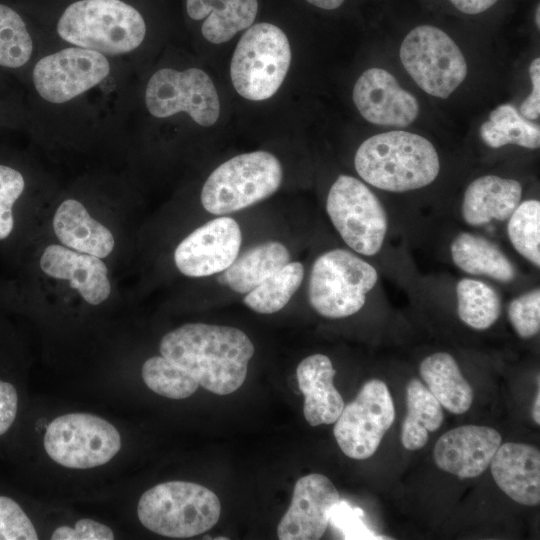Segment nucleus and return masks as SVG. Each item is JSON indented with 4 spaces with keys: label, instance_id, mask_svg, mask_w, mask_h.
Returning <instances> with one entry per match:
<instances>
[{
    "label": "nucleus",
    "instance_id": "obj_36",
    "mask_svg": "<svg viewBox=\"0 0 540 540\" xmlns=\"http://www.w3.org/2000/svg\"><path fill=\"white\" fill-rule=\"evenodd\" d=\"M37 532L18 503L0 496V540H37Z\"/></svg>",
    "mask_w": 540,
    "mask_h": 540
},
{
    "label": "nucleus",
    "instance_id": "obj_17",
    "mask_svg": "<svg viewBox=\"0 0 540 540\" xmlns=\"http://www.w3.org/2000/svg\"><path fill=\"white\" fill-rule=\"evenodd\" d=\"M502 437L488 426L463 425L442 434L433 456L438 468L459 478H475L490 465Z\"/></svg>",
    "mask_w": 540,
    "mask_h": 540
},
{
    "label": "nucleus",
    "instance_id": "obj_27",
    "mask_svg": "<svg viewBox=\"0 0 540 540\" xmlns=\"http://www.w3.org/2000/svg\"><path fill=\"white\" fill-rule=\"evenodd\" d=\"M407 414L401 427V442L405 449L423 448L430 432L440 428L444 414L441 404L424 384L416 378L406 387Z\"/></svg>",
    "mask_w": 540,
    "mask_h": 540
},
{
    "label": "nucleus",
    "instance_id": "obj_22",
    "mask_svg": "<svg viewBox=\"0 0 540 540\" xmlns=\"http://www.w3.org/2000/svg\"><path fill=\"white\" fill-rule=\"evenodd\" d=\"M53 230L60 243L72 250L105 258L115 246L112 232L95 220L85 206L75 200H64L55 211Z\"/></svg>",
    "mask_w": 540,
    "mask_h": 540
},
{
    "label": "nucleus",
    "instance_id": "obj_42",
    "mask_svg": "<svg viewBox=\"0 0 540 540\" xmlns=\"http://www.w3.org/2000/svg\"><path fill=\"white\" fill-rule=\"evenodd\" d=\"M308 3L326 10H333L342 5L344 0H306Z\"/></svg>",
    "mask_w": 540,
    "mask_h": 540
},
{
    "label": "nucleus",
    "instance_id": "obj_19",
    "mask_svg": "<svg viewBox=\"0 0 540 540\" xmlns=\"http://www.w3.org/2000/svg\"><path fill=\"white\" fill-rule=\"evenodd\" d=\"M498 487L515 502L525 506L540 503V452L523 443L500 444L490 462Z\"/></svg>",
    "mask_w": 540,
    "mask_h": 540
},
{
    "label": "nucleus",
    "instance_id": "obj_12",
    "mask_svg": "<svg viewBox=\"0 0 540 540\" xmlns=\"http://www.w3.org/2000/svg\"><path fill=\"white\" fill-rule=\"evenodd\" d=\"M145 103L155 117L166 118L186 112L204 127L214 125L220 115V101L214 83L198 68L158 70L147 84Z\"/></svg>",
    "mask_w": 540,
    "mask_h": 540
},
{
    "label": "nucleus",
    "instance_id": "obj_30",
    "mask_svg": "<svg viewBox=\"0 0 540 540\" xmlns=\"http://www.w3.org/2000/svg\"><path fill=\"white\" fill-rule=\"evenodd\" d=\"M304 267L300 262H289L265 279L243 298L244 304L260 314L281 310L300 287Z\"/></svg>",
    "mask_w": 540,
    "mask_h": 540
},
{
    "label": "nucleus",
    "instance_id": "obj_3",
    "mask_svg": "<svg viewBox=\"0 0 540 540\" xmlns=\"http://www.w3.org/2000/svg\"><path fill=\"white\" fill-rule=\"evenodd\" d=\"M57 32L76 46L118 55L142 43L146 25L141 14L121 0H80L63 12Z\"/></svg>",
    "mask_w": 540,
    "mask_h": 540
},
{
    "label": "nucleus",
    "instance_id": "obj_39",
    "mask_svg": "<svg viewBox=\"0 0 540 540\" xmlns=\"http://www.w3.org/2000/svg\"><path fill=\"white\" fill-rule=\"evenodd\" d=\"M18 395L15 387L0 380V435L4 434L15 420Z\"/></svg>",
    "mask_w": 540,
    "mask_h": 540
},
{
    "label": "nucleus",
    "instance_id": "obj_21",
    "mask_svg": "<svg viewBox=\"0 0 540 540\" xmlns=\"http://www.w3.org/2000/svg\"><path fill=\"white\" fill-rule=\"evenodd\" d=\"M522 186L515 179L484 175L466 188L460 213L470 227L485 226L492 221L506 222L521 202Z\"/></svg>",
    "mask_w": 540,
    "mask_h": 540
},
{
    "label": "nucleus",
    "instance_id": "obj_34",
    "mask_svg": "<svg viewBox=\"0 0 540 540\" xmlns=\"http://www.w3.org/2000/svg\"><path fill=\"white\" fill-rule=\"evenodd\" d=\"M507 315L516 334L530 339L540 331V289L535 287L514 297L508 304Z\"/></svg>",
    "mask_w": 540,
    "mask_h": 540
},
{
    "label": "nucleus",
    "instance_id": "obj_35",
    "mask_svg": "<svg viewBox=\"0 0 540 540\" xmlns=\"http://www.w3.org/2000/svg\"><path fill=\"white\" fill-rule=\"evenodd\" d=\"M25 181L14 168L0 164V241L14 229L13 206L23 193Z\"/></svg>",
    "mask_w": 540,
    "mask_h": 540
},
{
    "label": "nucleus",
    "instance_id": "obj_8",
    "mask_svg": "<svg viewBox=\"0 0 540 540\" xmlns=\"http://www.w3.org/2000/svg\"><path fill=\"white\" fill-rule=\"evenodd\" d=\"M326 211L334 228L353 252L377 255L387 232V213L374 192L362 181L340 175L326 199Z\"/></svg>",
    "mask_w": 540,
    "mask_h": 540
},
{
    "label": "nucleus",
    "instance_id": "obj_2",
    "mask_svg": "<svg viewBox=\"0 0 540 540\" xmlns=\"http://www.w3.org/2000/svg\"><path fill=\"white\" fill-rule=\"evenodd\" d=\"M358 175L380 190L402 193L431 184L440 171L433 144L407 131H390L366 139L357 149Z\"/></svg>",
    "mask_w": 540,
    "mask_h": 540
},
{
    "label": "nucleus",
    "instance_id": "obj_32",
    "mask_svg": "<svg viewBox=\"0 0 540 540\" xmlns=\"http://www.w3.org/2000/svg\"><path fill=\"white\" fill-rule=\"evenodd\" d=\"M141 373L149 389L170 399L188 398L199 386L192 375L163 356L147 359Z\"/></svg>",
    "mask_w": 540,
    "mask_h": 540
},
{
    "label": "nucleus",
    "instance_id": "obj_9",
    "mask_svg": "<svg viewBox=\"0 0 540 540\" xmlns=\"http://www.w3.org/2000/svg\"><path fill=\"white\" fill-rule=\"evenodd\" d=\"M402 65L426 93L447 98L464 81L465 58L456 43L441 29L421 25L412 29L400 47Z\"/></svg>",
    "mask_w": 540,
    "mask_h": 540
},
{
    "label": "nucleus",
    "instance_id": "obj_11",
    "mask_svg": "<svg viewBox=\"0 0 540 540\" xmlns=\"http://www.w3.org/2000/svg\"><path fill=\"white\" fill-rule=\"evenodd\" d=\"M394 419V403L387 385L372 379L344 406L334 424V437L346 456L367 459L377 451Z\"/></svg>",
    "mask_w": 540,
    "mask_h": 540
},
{
    "label": "nucleus",
    "instance_id": "obj_41",
    "mask_svg": "<svg viewBox=\"0 0 540 540\" xmlns=\"http://www.w3.org/2000/svg\"><path fill=\"white\" fill-rule=\"evenodd\" d=\"M461 12L479 14L492 7L498 0H450Z\"/></svg>",
    "mask_w": 540,
    "mask_h": 540
},
{
    "label": "nucleus",
    "instance_id": "obj_13",
    "mask_svg": "<svg viewBox=\"0 0 540 540\" xmlns=\"http://www.w3.org/2000/svg\"><path fill=\"white\" fill-rule=\"evenodd\" d=\"M109 72V62L100 52L71 47L39 60L33 81L43 99L64 103L99 84Z\"/></svg>",
    "mask_w": 540,
    "mask_h": 540
},
{
    "label": "nucleus",
    "instance_id": "obj_43",
    "mask_svg": "<svg viewBox=\"0 0 540 540\" xmlns=\"http://www.w3.org/2000/svg\"><path fill=\"white\" fill-rule=\"evenodd\" d=\"M532 417L534 422L539 425L540 424V392L537 391L534 403H533V409H532Z\"/></svg>",
    "mask_w": 540,
    "mask_h": 540
},
{
    "label": "nucleus",
    "instance_id": "obj_4",
    "mask_svg": "<svg viewBox=\"0 0 540 540\" xmlns=\"http://www.w3.org/2000/svg\"><path fill=\"white\" fill-rule=\"evenodd\" d=\"M221 504L210 489L187 481L160 483L139 499L137 514L148 530L172 538L203 534L219 520Z\"/></svg>",
    "mask_w": 540,
    "mask_h": 540
},
{
    "label": "nucleus",
    "instance_id": "obj_6",
    "mask_svg": "<svg viewBox=\"0 0 540 540\" xmlns=\"http://www.w3.org/2000/svg\"><path fill=\"white\" fill-rule=\"evenodd\" d=\"M280 161L266 151L237 155L219 165L201 191L203 208L222 215L256 204L275 193L281 185Z\"/></svg>",
    "mask_w": 540,
    "mask_h": 540
},
{
    "label": "nucleus",
    "instance_id": "obj_25",
    "mask_svg": "<svg viewBox=\"0 0 540 540\" xmlns=\"http://www.w3.org/2000/svg\"><path fill=\"white\" fill-rule=\"evenodd\" d=\"M290 258L283 243L266 241L238 255L217 280L234 292L246 294L289 263Z\"/></svg>",
    "mask_w": 540,
    "mask_h": 540
},
{
    "label": "nucleus",
    "instance_id": "obj_44",
    "mask_svg": "<svg viewBox=\"0 0 540 540\" xmlns=\"http://www.w3.org/2000/svg\"><path fill=\"white\" fill-rule=\"evenodd\" d=\"M539 14H540V11H539V5H538L537 10H536V17H535L536 18L535 21H536V24H537L538 27L540 25Z\"/></svg>",
    "mask_w": 540,
    "mask_h": 540
},
{
    "label": "nucleus",
    "instance_id": "obj_37",
    "mask_svg": "<svg viewBox=\"0 0 540 540\" xmlns=\"http://www.w3.org/2000/svg\"><path fill=\"white\" fill-rule=\"evenodd\" d=\"M362 510L352 508L344 501H338L331 510L329 522L339 530L345 539L376 538L364 525Z\"/></svg>",
    "mask_w": 540,
    "mask_h": 540
},
{
    "label": "nucleus",
    "instance_id": "obj_29",
    "mask_svg": "<svg viewBox=\"0 0 540 540\" xmlns=\"http://www.w3.org/2000/svg\"><path fill=\"white\" fill-rule=\"evenodd\" d=\"M482 141L490 148H500L508 144L527 149H537L540 145V127L523 117L512 104L495 108L479 130Z\"/></svg>",
    "mask_w": 540,
    "mask_h": 540
},
{
    "label": "nucleus",
    "instance_id": "obj_31",
    "mask_svg": "<svg viewBox=\"0 0 540 540\" xmlns=\"http://www.w3.org/2000/svg\"><path fill=\"white\" fill-rule=\"evenodd\" d=\"M506 234L513 249L535 268L540 267V201H521L506 220Z\"/></svg>",
    "mask_w": 540,
    "mask_h": 540
},
{
    "label": "nucleus",
    "instance_id": "obj_16",
    "mask_svg": "<svg viewBox=\"0 0 540 540\" xmlns=\"http://www.w3.org/2000/svg\"><path fill=\"white\" fill-rule=\"evenodd\" d=\"M353 101L363 118L381 126L406 127L419 113L417 99L381 68H370L358 78Z\"/></svg>",
    "mask_w": 540,
    "mask_h": 540
},
{
    "label": "nucleus",
    "instance_id": "obj_1",
    "mask_svg": "<svg viewBox=\"0 0 540 540\" xmlns=\"http://www.w3.org/2000/svg\"><path fill=\"white\" fill-rule=\"evenodd\" d=\"M159 350L199 385L218 395L241 387L254 354L251 340L240 329L204 323L184 324L166 333Z\"/></svg>",
    "mask_w": 540,
    "mask_h": 540
},
{
    "label": "nucleus",
    "instance_id": "obj_15",
    "mask_svg": "<svg viewBox=\"0 0 540 540\" xmlns=\"http://www.w3.org/2000/svg\"><path fill=\"white\" fill-rule=\"evenodd\" d=\"M340 500L339 493L326 476L308 474L297 480L291 504L281 518L280 540H317L325 533L331 510Z\"/></svg>",
    "mask_w": 540,
    "mask_h": 540
},
{
    "label": "nucleus",
    "instance_id": "obj_7",
    "mask_svg": "<svg viewBox=\"0 0 540 540\" xmlns=\"http://www.w3.org/2000/svg\"><path fill=\"white\" fill-rule=\"evenodd\" d=\"M291 63L286 34L270 23L251 25L234 50L230 76L242 97L262 101L272 97L283 83Z\"/></svg>",
    "mask_w": 540,
    "mask_h": 540
},
{
    "label": "nucleus",
    "instance_id": "obj_18",
    "mask_svg": "<svg viewBox=\"0 0 540 540\" xmlns=\"http://www.w3.org/2000/svg\"><path fill=\"white\" fill-rule=\"evenodd\" d=\"M39 264L43 273L69 282L91 305L103 303L110 295L108 268L99 257L53 244L44 249Z\"/></svg>",
    "mask_w": 540,
    "mask_h": 540
},
{
    "label": "nucleus",
    "instance_id": "obj_26",
    "mask_svg": "<svg viewBox=\"0 0 540 540\" xmlns=\"http://www.w3.org/2000/svg\"><path fill=\"white\" fill-rule=\"evenodd\" d=\"M428 390L442 407L453 414H464L473 402V389L464 378L456 360L447 352L425 357L419 366Z\"/></svg>",
    "mask_w": 540,
    "mask_h": 540
},
{
    "label": "nucleus",
    "instance_id": "obj_20",
    "mask_svg": "<svg viewBox=\"0 0 540 540\" xmlns=\"http://www.w3.org/2000/svg\"><path fill=\"white\" fill-rule=\"evenodd\" d=\"M335 374L330 358L320 353L304 358L297 366L298 386L305 398L303 414L311 426L335 423L344 408L333 383Z\"/></svg>",
    "mask_w": 540,
    "mask_h": 540
},
{
    "label": "nucleus",
    "instance_id": "obj_14",
    "mask_svg": "<svg viewBox=\"0 0 540 540\" xmlns=\"http://www.w3.org/2000/svg\"><path fill=\"white\" fill-rule=\"evenodd\" d=\"M242 234L231 217L220 216L196 228L174 251L177 269L188 277H206L227 269L239 254Z\"/></svg>",
    "mask_w": 540,
    "mask_h": 540
},
{
    "label": "nucleus",
    "instance_id": "obj_33",
    "mask_svg": "<svg viewBox=\"0 0 540 540\" xmlns=\"http://www.w3.org/2000/svg\"><path fill=\"white\" fill-rule=\"evenodd\" d=\"M33 43L22 18L13 9L0 4V65L23 66L31 57Z\"/></svg>",
    "mask_w": 540,
    "mask_h": 540
},
{
    "label": "nucleus",
    "instance_id": "obj_38",
    "mask_svg": "<svg viewBox=\"0 0 540 540\" xmlns=\"http://www.w3.org/2000/svg\"><path fill=\"white\" fill-rule=\"evenodd\" d=\"M52 540H112L113 531L106 525L91 520L80 519L75 526L58 527L51 536Z\"/></svg>",
    "mask_w": 540,
    "mask_h": 540
},
{
    "label": "nucleus",
    "instance_id": "obj_23",
    "mask_svg": "<svg viewBox=\"0 0 540 540\" xmlns=\"http://www.w3.org/2000/svg\"><path fill=\"white\" fill-rule=\"evenodd\" d=\"M449 251L453 264L468 275L487 277L503 284L515 279L514 264L487 237L468 231L459 232L452 239Z\"/></svg>",
    "mask_w": 540,
    "mask_h": 540
},
{
    "label": "nucleus",
    "instance_id": "obj_40",
    "mask_svg": "<svg viewBox=\"0 0 540 540\" xmlns=\"http://www.w3.org/2000/svg\"><path fill=\"white\" fill-rule=\"evenodd\" d=\"M532 92L520 106V114L528 120H534L540 114V59H534L529 67Z\"/></svg>",
    "mask_w": 540,
    "mask_h": 540
},
{
    "label": "nucleus",
    "instance_id": "obj_5",
    "mask_svg": "<svg viewBox=\"0 0 540 540\" xmlns=\"http://www.w3.org/2000/svg\"><path fill=\"white\" fill-rule=\"evenodd\" d=\"M377 282L376 268L357 253L343 248L331 249L313 263L308 300L325 318H345L363 308Z\"/></svg>",
    "mask_w": 540,
    "mask_h": 540
},
{
    "label": "nucleus",
    "instance_id": "obj_24",
    "mask_svg": "<svg viewBox=\"0 0 540 540\" xmlns=\"http://www.w3.org/2000/svg\"><path fill=\"white\" fill-rule=\"evenodd\" d=\"M188 15L202 24L204 38L221 44L249 28L258 11L257 0H186Z\"/></svg>",
    "mask_w": 540,
    "mask_h": 540
},
{
    "label": "nucleus",
    "instance_id": "obj_10",
    "mask_svg": "<svg viewBox=\"0 0 540 540\" xmlns=\"http://www.w3.org/2000/svg\"><path fill=\"white\" fill-rule=\"evenodd\" d=\"M43 443L56 463L72 469H89L109 462L121 448V437L110 422L99 416L70 413L48 425Z\"/></svg>",
    "mask_w": 540,
    "mask_h": 540
},
{
    "label": "nucleus",
    "instance_id": "obj_28",
    "mask_svg": "<svg viewBox=\"0 0 540 540\" xmlns=\"http://www.w3.org/2000/svg\"><path fill=\"white\" fill-rule=\"evenodd\" d=\"M457 315L468 327L486 330L496 323L502 311L497 290L483 280L463 277L456 283Z\"/></svg>",
    "mask_w": 540,
    "mask_h": 540
}]
</instances>
